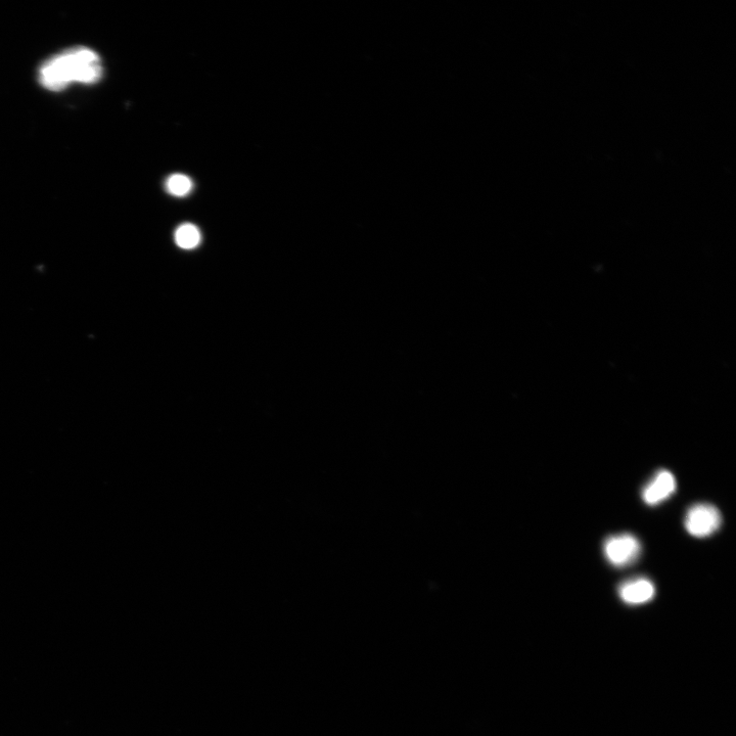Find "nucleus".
Here are the masks:
<instances>
[{
  "mask_svg": "<svg viewBox=\"0 0 736 736\" xmlns=\"http://www.w3.org/2000/svg\"><path fill=\"white\" fill-rule=\"evenodd\" d=\"M103 75L99 54L76 46L44 61L38 70V81L43 88L58 92L74 83L96 84Z\"/></svg>",
  "mask_w": 736,
  "mask_h": 736,
  "instance_id": "f257e3e1",
  "label": "nucleus"
},
{
  "mask_svg": "<svg viewBox=\"0 0 736 736\" xmlns=\"http://www.w3.org/2000/svg\"><path fill=\"white\" fill-rule=\"evenodd\" d=\"M722 517L716 506L699 503L690 508L685 517L686 531L697 538H705L714 534L721 526Z\"/></svg>",
  "mask_w": 736,
  "mask_h": 736,
  "instance_id": "f03ea898",
  "label": "nucleus"
},
{
  "mask_svg": "<svg viewBox=\"0 0 736 736\" xmlns=\"http://www.w3.org/2000/svg\"><path fill=\"white\" fill-rule=\"evenodd\" d=\"M605 556L608 562L617 568H624L634 564L641 552L639 540L629 533L619 534L608 538L604 545Z\"/></svg>",
  "mask_w": 736,
  "mask_h": 736,
  "instance_id": "7ed1b4c3",
  "label": "nucleus"
},
{
  "mask_svg": "<svg viewBox=\"0 0 736 736\" xmlns=\"http://www.w3.org/2000/svg\"><path fill=\"white\" fill-rule=\"evenodd\" d=\"M676 491V480L673 474L667 470L659 471L655 477L642 490V499L648 505L655 506Z\"/></svg>",
  "mask_w": 736,
  "mask_h": 736,
  "instance_id": "20e7f679",
  "label": "nucleus"
},
{
  "mask_svg": "<svg viewBox=\"0 0 736 736\" xmlns=\"http://www.w3.org/2000/svg\"><path fill=\"white\" fill-rule=\"evenodd\" d=\"M619 594L628 605H642L653 600L656 588L650 579L637 577L621 584Z\"/></svg>",
  "mask_w": 736,
  "mask_h": 736,
  "instance_id": "39448f33",
  "label": "nucleus"
},
{
  "mask_svg": "<svg viewBox=\"0 0 736 736\" xmlns=\"http://www.w3.org/2000/svg\"><path fill=\"white\" fill-rule=\"evenodd\" d=\"M201 240L199 228L192 223H184L176 229L175 242L180 249L193 250L200 245Z\"/></svg>",
  "mask_w": 736,
  "mask_h": 736,
  "instance_id": "423d86ee",
  "label": "nucleus"
},
{
  "mask_svg": "<svg viewBox=\"0 0 736 736\" xmlns=\"http://www.w3.org/2000/svg\"><path fill=\"white\" fill-rule=\"evenodd\" d=\"M165 187L167 192L174 197H186L192 192L194 183L187 175L173 174L167 179Z\"/></svg>",
  "mask_w": 736,
  "mask_h": 736,
  "instance_id": "0eeeda50",
  "label": "nucleus"
}]
</instances>
